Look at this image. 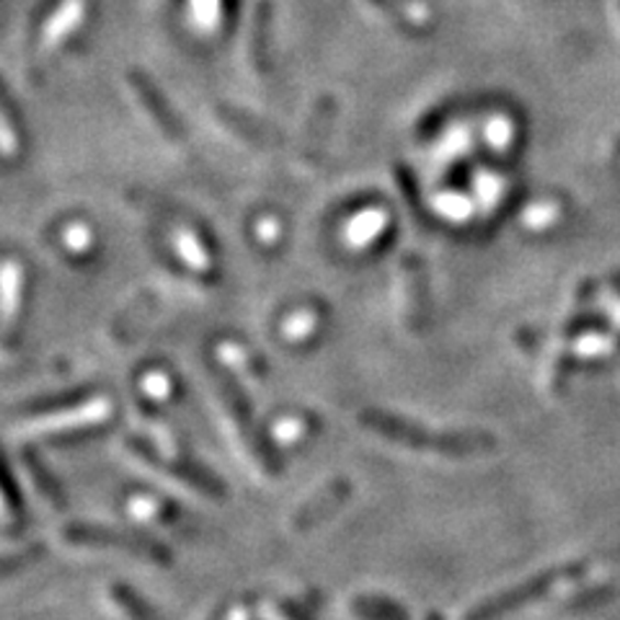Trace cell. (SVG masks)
I'll list each match as a JSON object with an SVG mask.
<instances>
[{
	"label": "cell",
	"instance_id": "cell-1",
	"mask_svg": "<svg viewBox=\"0 0 620 620\" xmlns=\"http://www.w3.org/2000/svg\"><path fill=\"white\" fill-rule=\"evenodd\" d=\"M360 425L368 427L370 432L385 437V440L401 444V448L440 452L444 458H471L484 455L496 448V440L481 429H461V432H450V429H429L417 421H408L396 414L377 412L368 408L360 414Z\"/></svg>",
	"mask_w": 620,
	"mask_h": 620
},
{
	"label": "cell",
	"instance_id": "cell-18",
	"mask_svg": "<svg viewBox=\"0 0 620 620\" xmlns=\"http://www.w3.org/2000/svg\"><path fill=\"white\" fill-rule=\"evenodd\" d=\"M618 13H620V0H618Z\"/></svg>",
	"mask_w": 620,
	"mask_h": 620
},
{
	"label": "cell",
	"instance_id": "cell-13",
	"mask_svg": "<svg viewBox=\"0 0 620 620\" xmlns=\"http://www.w3.org/2000/svg\"><path fill=\"white\" fill-rule=\"evenodd\" d=\"M177 246H179V251H181V257H184L189 264L196 267V269H204V267H210V259H207V253L202 251V246H200V240H196L192 233L189 230H181L179 236H177Z\"/></svg>",
	"mask_w": 620,
	"mask_h": 620
},
{
	"label": "cell",
	"instance_id": "cell-10",
	"mask_svg": "<svg viewBox=\"0 0 620 620\" xmlns=\"http://www.w3.org/2000/svg\"><path fill=\"white\" fill-rule=\"evenodd\" d=\"M29 469H32V473H34L36 486L42 488V494H45L55 507L68 505V501H65V494H63L60 484H57V481L53 478V473H49L45 465H42L40 461H34V458H29Z\"/></svg>",
	"mask_w": 620,
	"mask_h": 620
},
{
	"label": "cell",
	"instance_id": "cell-16",
	"mask_svg": "<svg viewBox=\"0 0 620 620\" xmlns=\"http://www.w3.org/2000/svg\"><path fill=\"white\" fill-rule=\"evenodd\" d=\"M274 228H277V225H274V223H261L259 233H261V236H264V238H274V233H277Z\"/></svg>",
	"mask_w": 620,
	"mask_h": 620
},
{
	"label": "cell",
	"instance_id": "cell-9",
	"mask_svg": "<svg viewBox=\"0 0 620 620\" xmlns=\"http://www.w3.org/2000/svg\"><path fill=\"white\" fill-rule=\"evenodd\" d=\"M45 556H47V545L36 543V545H29L26 551L0 559V579H5V576H13L19 572H26V568L40 564Z\"/></svg>",
	"mask_w": 620,
	"mask_h": 620
},
{
	"label": "cell",
	"instance_id": "cell-8",
	"mask_svg": "<svg viewBox=\"0 0 620 620\" xmlns=\"http://www.w3.org/2000/svg\"><path fill=\"white\" fill-rule=\"evenodd\" d=\"M112 597L116 600V605H120V608L127 612V616L133 618V620H164L156 610L150 608L148 602L143 600L140 595L135 593V589H129V587H124V585H114L112 587Z\"/></svg>",
	"mask_w": 620,
	"mask_h": 620
},
{
	"label": "cell",
	"instance_id": "cell-11",
	"mask_svg": "<svg viewBox=\"0 0 620 620\" xmlns=\"http://www.w3.org/2000/svg\"><path fill=\"white\" fill-rule=\"evenodd\" d=\"M194 26L202 32H215L221 24V0H192Z\"/></svg>",
	"mask_w": 620,
	"mask_h": 620
},
{
	"label": "cell",
	"instance_id": "cell-17",
	"mask_svg": "<svg viewBox=\"0 0 620 620\" xmlns=\"http://www.w3.org/2000/svg\"><path fill=\"white\" fill-rule=\"evenodd\" d=\"M610 559H612V561H616V564H620V549H618L616 553H612V556H610Z\"/></svg>",
	"mask_w": 620,
	"mask_h": 620
},
{
	"label": "cell",
	"instance_id": "cell-12",
	"mask_svg": "<svg viewBox=\"0 0 620 620\" xmlns=\"http://www.w3.org/2000/svg\"><path fill=\"white\" fill-rule=\"evenodd\" d=\"M0 288H3V316L11 318L13 308L19 301V269L13 264H5L0 272Z\"/></svg>",
	"mask_w": 620,
	"mask_h": 620
},
{
	"label": "cell",
	"instance_id": "cell-2",
	"mask_svg": "<svg viewBox=\"0 0 620 620\" xmlns=\"http://www.w3.org/2000/svg\"><path fill=\"white\" fill-rule=\"evenodd\" d=\"M585 561H572V564H561L551 566L545 572L530 576V579L520 582V585L505 589V593H496L492 597H486L484 602H478L476 608H471L465 612L463 620H501L509 612H517L528 605L543 600L545 595H551L561 582H572L579 579L582 574L587 572Z\"/></svg>",
	"mask_w": 620,
	"mask_h": 620
},
{
	"label": "cell",
	"instance_id": "cell-15",
	"mask_svg": "<svg viewBox=\"0 0 620 620\" xmlns=\"http://www.w3.org/2000/svg\"><path fill=\"white\" fill-rule=\"evenodd\" d=\"M282 610H284V616H288V620H308V618H305V616H303V612H301V610L293 608V605H284V608H282Z\"/></svg>",
	"mask_w": 620,
	"mask_h": 620
},
{
	"label": "cell",
	"instance_id": "cell-3",
	"mask_svg": "<svg viewBox=\"0 0 620 620\" xmlns=\"http://www.w3.org/2000/svg\"><path fill=\"white\" fill-rule=\"evenodd\" d=\"M65 541L86 545V549H120L135 556L148 559L158 566H171V551L156 538L143 536V532L133 530H116V528H101V525H68L65 528Z\"/></svg>",
	"mask_w": 620,
	"mask_h": 620
},
{
	"label": "cell",
	"instance_id": "cell-4",
	"mask_svg": "<svg viewBox=\"0 0 620 620\" xmlns=\"http://www.w3.org/2000/svg\"><path fill=\"white\" fill-rule=\"evenodd\" d=\"M349 496H352V484H349V481L345 478L331 481V484L320 488L316 496H311V499L293 515V530L308 532L313 528H318V525H324L328 517H334L347 505Z\"/></svg>",
	"mask_w": 620,
	"mask_h": 620
},
{
	"label": "cell",
	"instance_id": "cell-5",
	"mask_svg": "<svg viewBox=\"0 0 620 620\" xmlns=\"http://www.w3.org/2000/svg\"><path fill=\"white\" fill-rule=\"evenodd\" d=\"M401 284H404V311L414 324L427 313V277L419 259H406L401 267Z\"/></svg>",
	"mask_w": 620,
	"mask_h": 620
},
{
	"label": "cell",
	"instance_id": "cell-7",
	"mask_svg": "<svg viewBox=\"0 0 620 620\" xmlns=\"http://www.w3.org/2000/svg\"><path fill=\"white\" fill-rule=\"evenodd\" d=\"M352 612L360 620H408L406 610L385 597H357Z\"/></svg>",
	"mask_w": 620,
	"mask_h": 620
},
{
	"label": "cell",
	"instance_id": "cell-14",
	"mask_svg": "<svg viewBox=\"0 0 620 620\" xmlns=\"http://www.w3.org/2000/svg\"><path fill=\"white\" fill-rule=\"evenodd\" d=\"M65 244H68L72 251H86V248L91 246L89 225H70V228L65 230Z\"/></svg>",
	"mask_w": 620,
	"mask_h": 620
},
{
	"label": "cell",
	"instance_id": "cell-6",
	"mask_svg": "<svg viewBox=\"0 0 620 620\" xmlns=\"http://www.w3.org/2000/svg\"><path fill=\"white\" fill-rule=\"evenodd\" d=\"M83 11H86L83 0H68V3H65L63 9L55 13V19L49 21V26L45 32V40H42V47H45V53H49V49H55L57 45H60L63 36L70 34L72 29L80 24V16H83Z\"/></svg>",
	"mask_w": 620,
	"mask_h": 620
}]
</instances>
